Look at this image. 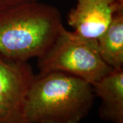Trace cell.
<instances>
[{"label": "cell", "mask_w": 123, "mask_h": 123, "mask_svg": "<svg viewBox=\"0 0 123 123\" xmlns=\"http://www.w3.org/2000/svg\"><path fill=\"white\" fill-rule=\"evenodd\" d=\"M97 40L103 61L113 69L123 68V9L114 14L109 27Z\"/></svg>", "instance_id": "52a82bcc"}, {"label": "cell", "mask_w": 123, "mask_h": 123, "mask_svg": "<svg viewBox=\"0 0 123 123\" xmlns=\"http://www.w3.org/2000/svg\"><path fill=\"white\" fill-rule=\"evenodd\" d=\"M63 27L60 11L39 1L4 10L0 12V54L22 61L38 58Z\"/></svg>", "instance_id": "7a4b0ae2"}, {"label": "cell", "mask_w": 123, "mask_h": 123, "mask_svg": "<svg viewBox=\"0 0 123 123\" xmlns=\"http://www.w3.org/2000/svg\"><path fill=\"white\" fill-rule=\"evenodd\" d=\"M95 94L84 79L60 71L34 76L27 101L30 123H79L92 110Z\"/></svg>", "instance_id": "6da1fadb"}, {"label": "cell", "mask_w": 123, "mask_h": 123, "mask_svg": "<svg viewBox=\"0 0 123 123\" xmlns=\"http://www.w3.org/2000/svg\"><path fill=\"white\" fill-rule=\"evenodd\" d=\"M38 59L39 73L60 71L93 84L113 70L100 55L97 39H90L62 27L56 39Z\"/></svg>", "instance_id": "3957f363"}, {"label": "cell", "mask_w": 123, "mask_h": 123, "mask_svg": "<svg viewBox=\"0 0 123 123\" xmlns=\"http://www.w3.org/2000/svg\"><path fill=\"white\" fill-rule=\"evenodd\" d=\"M36 1L39 0H0V12L21 4Z\"/></svg>", "instance_id": "ba28073f"}, {"label": "cell", "mask_w": 123, "mask_h": 123, "mask_svg": "<svg viewBox=\"0 0 123 123\" xmlns=\"http://www.w3.org/2000/svg\"><path fill=\"white\" fill-rule=\"evenodd\" d=\"M120 9H123V4L116 0H77L68 14L67 21L77 34L98 39Z\"/></svg>", "instance_id": "5b68a950"}, {"label": "cell", "mask_w": 123, "mask_h": 123, "mask_svg": "<svg viewBox=\"0 0 123 123\" xmlns=\"http://www.w3.org/2000/svg\"></svg>", "instance_id": "30bf717a"}, {"label": "cell", "mask_w": 123, "mask_h": 123, "mask_svg": "<svg viewBox=\"0 0 123 123\" xmlns=\"http://www.w3.org/2000/svg\"><path fill=\"white\" fill-rule=\"evenodd\" d=\"M34 76L28 61L0 54V123H30L27 101Z\"/></svg>", "instance_id": "277c9868"}, {"label": "cell", "mask_w": 123, "mask_h": 123, "mask_svg": "<svg viewBox=\"0 0 123 123\" xmlns=\"http://www.w3.org/2000/svg\"><path fill=\"white\" fill-rule=\"evenodd\" d=\"M96 97L101 99L98 114L102 120L123 123V68L113 69L92 84Z\"/></svg>", "instance_id": "8992f818"}, {"label": "cell", "mask_w": 123, "mask_h": 123, "mask_svg": "<svg viewBox=\"0 0 123 123\" xmlns=\"http://www.w3.org/2000/svg\"><path fill=\"white\" fill-rule=\"evenodd\" d=\"M116 1L119 2V3H120V4H123V0H116Z\"/></svg>", "instance_id": "9c48e42d"}]
</instances>
